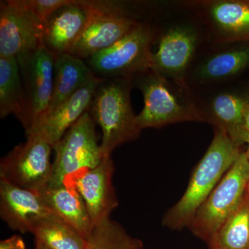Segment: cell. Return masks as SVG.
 <instances>
[{
    "label": "cell",
    "mask_w": 249,
    "mask_h": 249,
    "mask_svg": "<svg viewBox=\"0 0 249 249\" xmlns=\"http://www.w3.org/2000/svg\"><path fill=\"white\" fill-rule=\"evenodd\" d=\"M157 46L151 70L160 76L186 83L196 55L208 42L202 24L185 1H166L153 18Z\"/></svg>",
    "instance_id": "1"
},
{
    "label": "cell",
    "mask_w": 249,
    "mask_h": 249,
    "mask_svg": "<svg viewBox=\"0 0 249 249\" xmlns=\"http://www.w3.org/2000/svg\"><path fill=\"white\" fill-rule=\"evenodd\" d=\"M243 152L224 131L214 128V137L194 168L185 193L167 211L162 225L170 230L188 228L197 210Z\"/></svg>",
    "instance_id": "2"
},
{
    "label": "cell",
    "mask_w": 249,
    "mask_h": 249,
    "mask_svg": "<svg viewBox=\"0 0 249 249\" xmlns=\"http://www.w3.org/2000/svg\"><path fill=\"white\" fill-rule=\"evenodd\" d=\"M132 83L143 96L144 106L137 115L142 130L188 121L203 122L186 83L165 78L151 70L134 77Z\"/></svg>",
    "instance_id": "3"
},
{
    "label": "cell",
    "mask_w": 249,
    "mask_h": 249,
    "mask_svg": "<svg viewBox=\"0 0 249 249\" xmlns=\"http://www.w3.org/2000/svg\"><path fill=\"white\" fill-rule=\"evenodd\" d=\"M131 79H104L98 86L89 109L102 130L101 150L109 157L116 147L136 140L142 129L131 102Z\"/></svg>",
    "instance_id": "4"
},
{
    "label": "cell",
    "mask_w": 249,
    "mask_h": 249,
    "mask_svg": "<svg viewBox=\"0 0 249 249\" xmlns=\"http://www.w3.org/2000/svg\"><path fill=\"white\" fill-rule=\"evenodd\" d=\"M95 125L87 111L54 145L55 160L47 186L76 188L77 180L101 163L103 157Z\"/></svg>",
    "instance_id": "5"
},
{
    "label": "cell",
    "mask_w": 249,
    "mask_h": 249,
    "mask_svg": "<svg viewBox=\"0 0 249 249\" xmlns=\"http://www.w3.org/2000/svg\"><path fill=\"white\" fill-rule=\"evenodd\" d=\"M152 19L140 21L114 45L88 59L93 73L104 79L132 80L151 70L155 33Z\"/></svg>",
    "instance_id": "6"
},
{
    "label": "cell",
    "mask_w": 249,
    "mask_h": 249,
    "mask_svg": "<svg viewBox=\"0 0 249 249\" xmlns=\"http://www.w3.org/2000/svg\"><path fill=\"white\" fill-rule=\"evenodd\" d=\"M249 183V160L243 150L195 214L188 227L192 233L209 244L242 202Z\"/></svg>",
    "instance_id": "7"
},
{
    "label": "cell",
    "mask_w": 249,
    "mask_h": 249,
    "mask_svg": "<svg viewBox=\"0 0 249 249\" xmlns=\"http://www.w3.org/2000/svg\"><path fill=\"white\" fill-rule=\"evenodd\" d=\"M83 2L89 9V22L70 53L82 60L111 47L140 22L129 14L124 1Z\"/></svg>",
    "instance_id": "8"
},
{
    "label": "cell",
    "mask_w": 249,
    "mask_h": 249,
    "mask_svg": "<svg viewBox=\"0 0 249 249\" xmlns=\"http://www.w3.org/2000/svg\"><path fill=\"white\" fill-rule=\"evenodd\" d=\"M249 70V42L212 43L201 49L186 77L191 89L235 81Z\"/></svg>",
    "instance_id": "9"
},
{
    "label": "cell",
    "mask_w": 249,
    "mask_h": 249,
    "mask_svg": "<svg viewBox=\"0 0 249 249\" xmlns=\"http://www.w3.org/2000/svg\"><path fill=\"white\" fill-rule=\"evenodd\" d=\"M16 145L0 161V178L15 186L38 193L48 185L52 173L53 147L36 135Z\"/></svg>",
    "instance_id": "10"
},
{
    "label": "cell",
    "mask_w": 249,
    "mask_h": 249,
    "mask_svg": "<svg viewBox=\"0 0 249 249\" xmlns=\"http://www.w3.org/2000/svg\"><path fill=\"white\" fill-rule=\"evenodd\" d=\"M234 82L191 90L203 122L224 131L241 146L239 139L249 91L237 89Z\"/></svg>",
    "instance_id": "11"
},
{
    "label": "cell",
    "mask_w": 249,
    "mask_h": 249,
    "mask_svg": "<svg viewBox=\"0 0 249 249\" xmlns=\"http://www.w3.org/2000/svg\"><path fill=\"white\" fill-rule=\"evenodd\" d=\"M208 42H249V0H188Z\"/></svg>",
    "instance_id": "12"
},
{
    "label": "cell",
    "mask_w": 249,
    "mask_h": 249,
    "mask_svg": "<svg viewBox=\"0 0 249 249\" xmlns=\"http://www.w3.org/2000/svg\"><path fill=\"white\" fill-rule=\"evenodd\" d=\"M55 58L44 43L16 57L29 106L30 125L28 130L50 105Z\"/></svg>",
    "instance_id": "13"
},
{
    "label": "cell",
    "mask_w": 249,
    "mask_h": 249,
    "mask_svg": "<svg viewBox=\"0 0 249 249\" xmlns=\"http://www.w3.org/2000/svg\"><path fill=\"white\" fill-rule=\"evenodd\" d=\"M44 24L12 0L0 3V57L16 58L44 43Z\"/></svg>",
    "instance_id": "14"
},
{
    "label": "cell",
    "mask_w": 249,
    "mask_h": 249,
    "mask_svg": "<svg viewBox=\"0 0 249 249\" xmlns=\"http://www.w3.org/2000/svg\"><path fill=\"white\" fill-rule=\"evenodd\" d=\"M103 80L104 78L93 75L58 107L42 114L25 132L26 136H37L53 147L67 130L89 111L96 90Z\"/></svg>",
    "instance_id": "15"
},
{
    "label": "cell",
    "mask_w": 249,
    "mask_h": 249,
    "mask_svg": "<svg viewBox=\"0 0 249 249\" xmlns=\"http://www.w3.org/2000/svg\"><path fill=\"white\" fill-rule=\"evenodd\" d=\"M115 172L111 156L103 157L101 163L80 177L76 188L84 201L93 228L110 218L119 206L112 178Z\"/></svg>",
    "instance_id": "16"
},
{
    "label": "cell",
    "mask_w": 249,
    "mask_h": 249,
    "mask_svg": "<svg viewBox=\"0 0 249 249\" xmlns=\"http://www.w3.org/2000/svg\"><path fill=\"white\" fill-rule=\"evenodd\" d=\"M51 214L38 193L0 178V216L10 229L33 233L41 221Z\"/></svg>",
    "instance_id": "17"
},
{
    "label": "cell",
    "mask_w": 249,
    "mask_h": 249,
    "mask_svg": "<svg viewBox=\"0 0 249 249\" xmlns=\"http://www.w3.org/2000/svg\"><path fill=\"white\" fill-rule=\"evenodd\" d=\"M89 11L83 1L71 0L54 13L44 25L43 42L55 55L70 53L84 32Z\"/></svg>",
    "instance_id": "18"
},
{
    "label": "cell",
    "mask_w": 249,
    "mask_h": 249,
    "mask_svg": "<svg viewBox=\"0 0 249 249\" xmlns=\"http://www.w3.org/2000/svg\"><path fill=\"white\" fill-rule=\"evenodd\" d=\"M39 196L52 213L70 224L87 240L93 230L86 206L76 188L47 186Z\"/></svg>",
    "instance_id": "19"
},
{
    "label": "cell",
    "mask_w": 249,
    "mask_h": 249,
    "mask_svg": "<svg viewBox=\"0 0 249 249\" xmlns=\"http://www.w3.org/2000/svg\"><path fill=\"white\" fill-rule=\"evenodd\" d=\"M14 114L26 131L30 125L29 106L17 59L0 57V118Z\"/></svg>",
    "instance_id": "20"
},
{
    "label": "cell",
    "mask_w": 249,
    "mask_h": 249,
    "mask_svg": "<svg viewBox=\"0 0 249 249\" xmlns=\"http://www.w3.org/2000/svg\"><path fill=\"white\" fill-rule=\"evenodd\" d=\"M94 74L82 59L70 53L55 55L53 93L45 112L58 107Z\"/></svg>",
    "instance_id": "21"
},
{
    "label": "cell",
    "mask_w": 249,
    "mask_h": 249,
    "mask_svg": "<svg viewBox=\"0 0 249 249\" xmlns=\"http://www.w3.org/2000/svg\"><path fill=\"white\" fill-rule=\"evenodd\" d=\"M208 245L209 249H249V196L247 193Z\"/></svg>",
    "instance_id": "22"
},
{
    "label": "cell",
    "mask_w": 249,
    "mask_h": 249,
    "mask_svg": "<svg viewBox=\"0 0 249 249\" xmlns=\"http://www.w3.org/2000/svg\"><path fill=\"white\" fill-rule=\"evenodd\" d=\"M33 234L36 240L50 249H85L86 247L84 237L53 213L41 221Z\"/></svg>",
    "instance_id": "23"
},
{
    "label": "cell",
    "mask_w": 249,
    "mask_h": 249,
    "mask_svg": "<svg viewBox=\"0 0 249 249\" xmlns=\"http://www.w3.org/2000/svg\"><path fill=\"white\" fill-rule=\"evenodd\" d=\"M142 240L132 237L110 218L93 229L85 249H142Z\"/></svg>",
    "instance_id": "24"
},
{
    "label": "cell",
    "mask_w": 249,
    "mask_h": 249,
    "mask_svg": "<svg viewBox=\"0 0 249 249\" xmlns=\"http://www.w3.org/2000/svg\"><path fill=\"white\" fill-rule=\"evenodd\" d=\"M14 4L29 10L43 23L62 6L70 4L71 0H12Z\"/></svg>",
    "instance_id": "25"
},
{
    "label": "cell",
    "mask_w": 249,
    "mask_h": 249,
    "mask_svg": "<svg viewBox=\"0 0 249 249\" xmlns=\"http://www.w3.org/2000/svg\"><path fill=\"white\" fill-rule=\"evenodd\" d=\"M0 249H26L24 240L19 235H15L0 242Z\"/></svg>",
    "instance_id": "26"
},
{
    "label": "cell",
    "mask_w": 249,
    "mask_h": 249,
    "mask_svg": "<svg viewBox=\"0 0 249 249\" xmlns=\"http://www.w3.org/2000/svg\"><path fill=\"white\" fill-rule=\"evenodd\" d=\"M249 132V104L246 108L245 115H244L243 124H242V129H241V132L240 135V139H239V143L241 146H242V140H243L244 137L246 134Z\"/></svg>",
    "instance_id": "27"
},
{
    "label": "cell",
    "mask_w": 249,
    "mask_h": 249,
    "mask_svg": "<svg viewBox=\"0 0 249 249\" xmlns=\"http://www.w3.org/2000/svg\"><path fill=\"white\" fill-rule=\"evenodd\" d=\"M242 143H243V145H245V144L247 145V148L245 150V153L246 156H247V159L249 160V132L245 134L243 140H242Z\"/></svg>",
    "instance_id": "28"
},
{
    "label": "cell",
    "mask_w": 249,
    "mask_h": 249,
    "mask_svg": "<svg viewBox=\"0 0 249 249\" xmlns=\"http://www.w3.org/2000/svg\"><path fill=\"white\" fill-rule=\"evenodd\" d=\"M36 249H50L40 241L36 240Z\"/></svg>",
    "instance_id": "29"
},
{
    "label": "cell",
    "mask_w": 249,
    "mask_h": 249,
    "mask_svg": "<svg viewBox=\"0 0 249 249\" xmlns=\"http://www.w3.org/2000/svg\"><path fill=\"white\" fill-rule=\"evenodd\" d=\"M247 195L249 196V183L248 185V187H247Z\"/></svg>",
    "instance_id": "30"
}]
</instances>
